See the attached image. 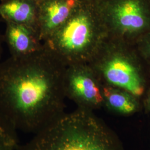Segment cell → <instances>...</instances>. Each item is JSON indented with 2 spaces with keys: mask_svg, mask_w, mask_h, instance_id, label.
I'll return each instance as SVG.
<instances>
[{
  "mask_svg": "<svg viewBox=\"0 0 150 150\" xmlns=\"http://www.w3.org/2000/svg\"><path fill=\"white\" fill-rule=\"evenodd\" d=\"M66 67L44 46L1 62L0 114L18 132L33 135L47 127L66 112Z\"/></svg>",
  "mask_w": 150,
  "mask_h": 150,
  "instance_id": "1",
  "label": "cell"
},
{
  "mask_svg": "<svg viewBox=\"0 0 150 150\" xmlns=\"http://www.w3.org/2000/svg\"><path fill=\"white\" fill-rule=\"evenodd\" d=\"M17 150H124L118 136L93 111L77 108L59 118Z\"/></svg>",
  "mask_w": 150,
  "mask_h": 150,
  "instance_id": "2",
  "label": "cell"
},
{
  "mask_svg": "<svg viewBox=\"0 0 150 150\" xmlns=\"http://www.w3.org/2000/svg\"><path fill=\"white\" fill-rule=\"evenodd\" d=\"M108 35L95 1L80 0L68 20L43 45L68 66L88 63Z\"/></svg>",
  "mask_w": 150,
  "mask_h": 150,
  "instance_id": "3",
  "label": "cell"
},
{
  "mask_svg": "<svg viewBox=\"0 0 150 150\" xmlns=\"http://www.w3.org/2000/svg\"><path fill=\"white\" fill-rule=\"evenodd\" d=\"M88 64L102 85L128 91L142 101L150 87V67L134 43L108 35Z\"/></svg>",
  "mask_w": 150,
  "mask_h": 150,
  "instance_id": "4",
  "label": "cell"
},
{
  "mask_svg": "<svg viewBox=\"0 0 150 150\" xmlns=\"http://www.w3.org/2000/svg\"><path fill=\"white\" fill-rule=\"evenodd\" d=\"M109 35L136 43L150 31V0L95 1Z\"/></svg>",
  "mask_w": 150,
  "mask_h": 150,
  "instance_id": "5",
  "label": "cell"
},
{
  "mask_svg": "<svg viewBox=\"0 0 150 150\" xmlns=\"http://www.w3.org/2000/svg\"><path fill=\"white\" fill-rule=\"evenodd\" d=\"M102 86L88 63L67 66L64 77L65 95L77 108L94 111L103 107Z\"/></svg>",
  "mask_w": 150,
  "mask_h": 150,
  "instance_id": "6",
  "label": "cell"
},
{
  "mask_svg": "<svg viewBox=\"0 0 150 150\" xmlns=\"http://www.w3.org/2000/svg\"><path fill=\"white\" fill-rule=\"evenodd\" d=\"M80 0H41L38 2V33L43 42L70 17Z\"/></svg>",
  "mask_w": 150,
  "mask_h": 150,
  "instance_id": "7",
  "label": "cell"
},
{
  "mask_svg": "<svg viewBox=\"0 0 150 150\" xmlns=\"http://www.w3.org/2000/svg\"><path fill=\"white\" fill-rule=\"evenodd\" d=\"M6 24L4 40L12 57H25L43 48L38 30L33 27L11 22H6Z\"/></svg>",
  "mask_w": 150,
  "mask_h": 150,
  "instance_id": "8",
  "label": "cell"
},
{
  "mask_svg": "<svg viewBox=\"0 0 150 150\" xmlns=\"http://www.w3.org/2000/svg\"><path fill=\"white\" fill-rule=\"evenodd\" d=\"M103 107L120 116H130L139 112L142 101L128 91L112 86L102 85Z\"/></svg>",
  "mask_w": 150,
  "mask_h": 150,
  "instance_id": "9",
  "label": "cell"
},
{
  "mask_svg": "<svg viewBox=\"0 0 150 150\" xmlns=\"http://www.w3.org/2000/svg\"><path fill=\"white\" fill-rule=\"evenodd\" d=\"M38 2L32 0H0V17L5 22L33 27L38 31Z\"/></svg>",
  "mask_w": 150,
  "mask_h": 150,
  "instance_id": "10",
  "label": "cell"
},
{
  "mask_svg": "<svg viewBox=\"0 0 150 150\" xmlns=\"http://www.w3.org/2000/svg\"><path fill=\"white\" fill-rule=\"evenodd\" d=\"M18 132L5 117L0 114V150H17L20 143Z\"/></svg>",
  "mask_w": 150,
  "mask_h": 150,
  "instance_id": "11",
  "label": "cell"
},
{
  "mask_svg": "<svg viewBox=\"0 0 150 150\" xmlns=\"http://www.w3.org/2000/svg\"><path fill=\"white\" fill-rule=\"evenodd\" d=\"M135 45L139 54L150 69V31L140 38Z\"/></svg>",
  "mask_w": 150,
  "mask_h": 150,
  "instance_id": "12",
  "label": "cell"
},
{
  "mask_svg": "<svg viewBox=\"0 0 150 150\" xmlns=\"http://www.w3.org/2000/svg\"><path fill=\"white\" fill-rule=\"evenodd\" d=\"M142 104L146 110L150 113V87L148 88L142 98Z\"/></svg>",
  "mask_w": 150,
  "mask_h": 150,
  "instance_id": "13",
  "label": "cell"
},
{
  "mask_svg": "<svg viewBox=\"0 0 150 150\" xmlns=\"http://www.w3.org/2000/svg\"><path fill=\"white\" fill-rule=\"evenodd\" d=\"M4 41V36L0 35V58L1 57V54L2 52V42Z\"/></svg>",
  "mask_w": 150,
  "mask_h": 150,
  "instance_id": "14",
  "label": "cell"
},
{
  "mask_svg": "<svg viewBox=\"0 0 150 150\" xmlns=\"http://www.w3.org/2000/svg\"><path fill=\"white\" fill-rule=\"evenodd\" d=\"M82 1H96L97 0H82Z\"/></svg>",
  "mask_w": 150,
  "mask_h": 150,
  "instance_id": "15",
  "label": "cell"
},
{
  "mask_svg": "<svg viewBox=\"0 0 150 150\" xmlns=\"http://www.w3.org/2000/svg\"><path fill=\"white\" fill-rule=\"evenodd\" d=\"M32 1H36V2H38L41 1V0H32Z\"/></svg>",
  "mask_w": 150,
  "mask_h": 150,
  "instance_id": "16",
  "label": "cell"
},
{
  "mask_svg": "<svg viewBox=\"0 0 150 150\" xmlns=\"http://www.w3.org/2000/svg\"></svg>",
  "mask_w": 150,
  "mask_h": 150,
  "instance_id": "17",
  "label": "cell"
}]
</instances>
